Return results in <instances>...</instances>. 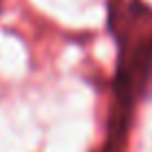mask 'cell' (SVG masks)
<instances>
[{
    "label": "cell",
    "instance_id": "1",
    "mask_svg": "<svg viewBox=\"0 0 152 152\" xmlns=\"http://www.w3.org/2000/svg\"><path fill=\"white\" fill-rule=\"evenodd\" d=\"M119 60L115 73V97L126 108H132L139 97L148 93L152 84V33L134 46L117 42Z\"/></svg>",
    "mask_w": 152,
    "mask_h": 152
}]
</instances>
